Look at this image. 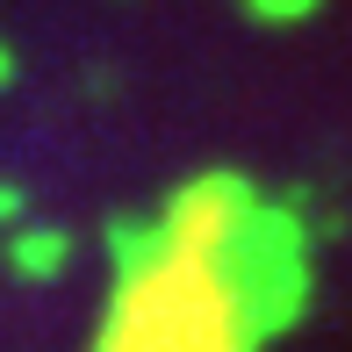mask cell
<instances>
[{
	"mask_svg": "<svg viewBox=\"0 0 352 352\" xmlns=\"http://www.w3.org/2000/svg\"><path fill=\"white\" fill-rule=\"evenodd\" d=\"M266 245L223 201H195L180 223L144 245V266L122 280L108 352H252L259 338Z\"/></svg>",
	"mask_w": 352,
	"mask_h": 352,
	"instance_id": "1",
	"label": "cell"
}]
</instances>
